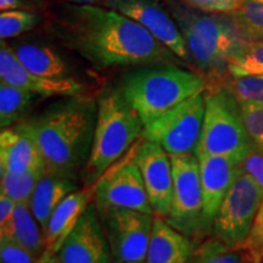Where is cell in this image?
Returning <instances> with one entry per match:
<instances>
[{
  "instance_id": "cell-1",
  "label": "cell",
  "mask_w": 263,
  "mask_h": 263,
  "mask_svg": "<svg viewBox=\"0 0 263 263\" xmlns=\"http://www.w3.org/2000/svg\"><path fill=\"white\" fill-rule=\"evenodd\" d=\"M65 9L60 37L99 68L173 64L178 58L143 26L116 10L94 4Z\"/></svg>"
},
{
  "instance_id": "cell-2",
  "label": "cell",
  "mask_w": 263,
  "mask_h": 263,
  "mask_svg": "<svg viewBox=\"0 0 263 263\" xmlns=\"http://www.w3.org/2000/svg\"><path fill=\"white\" fill-rule=\"evenodd\" d=\"M98 115V101L65 97L18 126L41 151L45 173L78 179L89 159Z\"/></svg>"
},
{
  "instance_id": "cell-3",
  "label": "cell",
  "mask_w": 263,
  "mask_h": 263,
  "mask_svg": "<svg viewBox=\"0 0 263 263\" xmlns=\"http://www.w3.org/2000/svg\"><path fill=\"white\" fill-rule=\"evenodd\" d=\"M206 87V80L199 73L173 64H159L126 76L121 90L146 126L183 101L205 91Z\"/></svg>"
},
{
  "instance_id": "cell-4",
  "label": "cell",
  "mask_w": 263,
  "mask_h": 263,
  "mask_svg": "<svg viewBox=\"0 0 263 263\" xmlns=\"http://www.w3.org/2000/svg\"><path fill=\"white\" fill-rule=\"evenodd\" d=\"M144 123L121 89H110L98 99V115L89 159L82 179L91 185L141 139Z\"/></svg>"
},
{
  "instance_id": "cell-5",
  "label": "cell",
  "mask_w": 263,
  "mask_h": 263,
  "mask_svg": "<svg viewBox=\"0 0 263 263\" xmlns=\"http://www.w3.org/2000/svg\"><path fill=\"white\" fill-rule=\"evenodd\" d=\"M176 20L193 62L201 70L219 72L249 41L239 32L233 18L178 10Z\"/></svg>"
},
{
  "instance_id": "cell-6",
  "label": "cell",
  "mask_w": 263,
  "mask_h": 263,
  "mask_svg": "<svg viewBox=\"0 0 263 263\" xmlns=\"http://www.w3.org/2000/svg\"><path fill=\"white\" fill-rule=\"evenodd\" d=\"M251 149L234 95L228 88L205 91V117L195 155L227 156L241 163Z\"/></svg>"
},
{
  "instance_id": "cell-7",
  "label": "cell",
  "mask_w": 263,
  "mask_h": 263,
  "mask_svg": "<svg viewBox=\"0 0 263 263\" xmlns=\"http://www.w3.org/2000/svg\"><path fill=\"white\" fill-rule=\"evenodd\" d=\"M263 202V188L241 168L213 219L211 234L230 248H242Z\"/></svg>"
},
{
  "instance_id": "cell-8",
  "label": "cell",
  "mask_w": 263,
  "mask_h": 263,
  "mask_svg": "<svg viewBox=\"0 0 263 263\" xmlns=\"http://www.w3.org/2000/svg\"><path fill=\"white\" fill-rule=\"evenodd\" d=\"M205 117V91L183 101L144 127V140L162 146L171 156L195 154Z\"/></svg>"
},
{
  "instance_id": "cell-9",
  "label": "cell",
  "mask_w": 263,
  "mask_h": 263,
  "mask_svg": "<svg viewBox=\"0 0 263 263\" xmlns=\"http://www.w3.org/2000/svg\"><path fill=\"white\" fill-rule=\"evenodd\" d=\"M137 143L94 183V203L99 213L128 209L155 215L134 159Z\"/></svg>"
},
{
  "instance_id": "cell-10",
  "label": "cell",
  "mask_w": 263,
  "mask_h": 263,
  "mask_svg": "<svg viewBox=\"0 0 263 263\" xmlns=\"http://www.w3.org/2000/svg\"><path fill=\"white\" fill-rule=\"evenodd\" d=\"M173 194L166 222L189 238L205 234L202 223V188L195 154L172 156Z\"/></svg>"
},
{
  "instance_id": "cell-11",
  "label": "cell",
  "mask_w": 263,
  "mask_h": 263,
  "mask_svg": "<svg viewBox=\"0 0 263 263\" xmlns=\"http://www.w3.org/2000/svg\"><path fill=\"white\" fill-rule=\"evenodd\" d=\"M100 215L115 263L145 262L155 215L112 209Z\"/></svg>"
},
{
  "instance_id": "cell-12",
  "label": "cell",
  "mask_w": 263,
  "mask_h": 263,
  "mask_svg": "<svg viewBox=\"0 0 263 263\" xmlns=\"http://www.w3.org/2000/svg\"><path fill=\"white\" fill-rule=\"evenodd\" d=\"M134 159L155 216L166 218L173 194L172 156L159 144L141 138L136 145Z\"/></svg>"
},
{
  "instance_id": "cell-13",
  "label": "cell",
  "mask_w": 263,
  "mask_h": 263,
  "mask_svg": "<svg viewBox=\"0 0 263 263\" xmlns=\"http://www.w3.org/2000/svg\"><path fill=\"white\" fill-rule=\"evenodd\" d=\"M104 3L107 8L116 10L143 26L178 59L193 62L178 24L155 0H104Z\"/></svg>"
},
{
  "instance_id": "cell-14",
  "label": "cell",
  "mask_w": 263,
  "mask_h": 263,
  "mask_svg": "<svg viewBox=\"0 0 263 263\" xmlns=\"http://www.w3.org/2000/svg\"><path fill=\"white\" fill-rule=\"evenodd\" d=\"M57 255L62 263H110V245L94 201Z\"/></svg>"
},
{
  "instance_id": "cell-15",
  "label": "cell",
  "mask_w": 263,
  "mask_h": 263,
  "mask_svg": "<svg viewBox=\"0 0 263 263\" xmlns=\"http://www.w3.org/2000/svg\"><path fill=\"white\" fill-rule=\"evenodd\" d=\"M202 188V223L205 234H210L213 219L227 193L241 171V163L227 156L197 154Z\"/></svg>"
},
{
  "instance_id": "cell-16",
  "label": "cell",
  "mask_w": 263,
  "mask_h": 263,
  "mask_svg": "<svg viewBox=\"0 0 263 263\" xmlns=\"http://www.w3.org/2000/svg\"><path fill=\"white\" fill-rule=\"evenodd\" d=\"M0 81L45 98L77 97L83 95L85 89L83 84L73 78H49L32 73L4 42L0 48Z\"/></svg>"
},
{
  "instance_id": "cell-17",
  "label": "cell",
  "mask_w": 263,
  "mask_h": 263,
  "mask_svg": "<svg viewBox=\"0 0 263 263\" xmlns=\"http://www.w3.org/2000/svg\"><path fill=\"white\" fill-rule=\"evenodd\" d=\"M95 185H84L83 188L68 194L49 217L44 233L45 251L58 254L65 240L80 222L87 207L94 201Z\"/></svg>"
},
{
  "instance_id": "cell-18",
  "label": "cell",
  "mask_w": 263,
  "mask_h": 263,
  "mask_svg": "<svg viewBox=\"0 0 263 263\" xmlns=\"http://www.w3.org/2000/svg\"><path fill=\"white\" fill-rule=\"evenodd\" d=\"M42 168H44L42 154L27 132L18 124L2 129L0 172L24 173Z\"/></svg>"
},
{
  "instance_id": "cell-19",
  "label": "cell",
  "mask_w": 263,
  "mask_h": 263,
  "mask_svg": "<svg viewBox=\"0 0 263 263\" xmlns=\"http://www.w3.org/2000/svg\"><path fill=\"white\" fill-rule=\"evenodd\" d=\"M195 251L192 238L170 226L162 217L155 216L146 263H189Z\"/></svg>"
},
{
  "instance_id": "cell-20",
  "label": "cell",
  "mask_w": 263,
  "mask_h": 263,
  "mask_svg": "<svg viewBox=\"0 0 263 263\" xmlns=\"http://www.w3.org/2000/svg\"><path fill=\"white\" fill-rule=\"evenodd\" d=\"M78 189L77 179L67 177L57 176V174L44 173L32 194L29 207L37 219L42 229L47 226L49 217L57 209L59 203L68 194Z\"/></svg>"
},
{
  "instance_id": "cell-21",
  "label": "cell",
  "mask_w": 263,
  "mask_h": 263,
  "mask_svg": "<svg viewBox=\"0 0 263 263\" xmlns=\"http://www.w3.org/2000/svg\"><path fill=\"white\" fill-rule=\"evenodd\" d=\"M0 238H8L41 257L45 252L44 233L29 203H17L9 222L0 227Z\"/></svg>"
},
{
  "instance_id": "cell-22",
  "label": "cell",
  "mask_w": 263,
  "mask_h": 263,
  "mask_svg": "<svg viewBox=\"0 0 263 263\" xmlns=\"http://www.w3.org/2000/svg\"><path fill=\"white\" fill-rule=\"evenodd\" d=\"M11 49L18 61L32 73L49 78H67V65L54 49L35 43H21Z\"/></svg>"
},
{
  "instance_id": "cell-23",
  "label": "cell",
  "mask_w": 263,
  "mask_h": 263,
  "mask_svg": "<svg viewBox=\"0 0 263 263\" xmlns=\"http://www.w3.org/2000/svg\"><path fill=\"white\" fill-rule=\"evenodd\" d=\"M39 95L16 85L0 82V127L10 128L24 122Z\"/></svg>"
},
{
  "instance_id": "cell-24",
  "label": "cell",
  "mask_w": 263,
  "mask_h": 263,
  "mask_svg": "<svg viewBox=\"0 0 263 263\" xmlns=\"http://www.w3.org/2000/svg\"><path fill=\"white\" fill-rule=\"evenodd\" d=\"M44 173V168L24 173L0 172V194L9 196L17 203H29L32 194Z\"/></svg>"
},
{
  "instance_id": "cell-25",
  "label": "cell",
  "mask_w": 263,
  "mask_h": 263,
  "mask_svg": "<svg viewBox=\"0 0 263 263\" xmlns=\"http://www.w3.org/2000/svg\"><path fill=\"white\" fill-rule=\"evenodd\" d=\"M232 18L246 41L263 42V0H242Z\"/></svg>"
},
{
  "instance_id": "cell-26",
  "label": "cell",
  "mask_w": 263,
  "mask_h": 263,
  "mask_svg": "<svg viewBox=\"0 0 263 263\" xmlns=\"http://www.w3.org/2000/svg\"><path fill=\"white\" fill-rule=\"evenodd\" d=\"M192 263H249V254L245 249L230 248L212 238L196 249Z\"/></svg>"
},
{
  "instance_id": "cell-27",
  "label": "cell",
  "mask_w": 263,
  "mask_h": 263,
  "mask_svg": "<svg viewBox=\"0 0 263 263\" xmlns=\"http://www.w3.org/2000/svg\"><path fill=\"white\" fill-rule=\"evenodd\" d=\"M232 77L263 74V42H248L228 62Z\"/></svg>"
},
{
  "instance_id": "cell-28",
  "label": "cell",
  "mask_w": 263,
  "mask_h": 263,
  "mask_svg": "<svg viewBox=\"0 0 263 263\" xmlns=\"http://www.w3.org/2000/svg\"><path fill=\"white\" fill-rule=\"evenodd\" d=\"M42 21V17L29 10H9L0 14V38L18 37L22 33L31 31Z\"/></svg>"
},
{
  "instance_id": "cell-29",
  "label": "cell",
  "mask_w": 263,
  "mask_h": 263,
  "mask_svg": "<svg viewBox=\"0 0 263 263\" xmlns=\"http://www.w3.org/2000/svg\"><path fill=\"white\" fill-rule=\"evenodd\" d=\"M230 93L239 104H263V74L232 77L228 85Z\"/></svg>"
},
{
  "instance_id": "cell-30",
  "label": "cell",
  "mask_w": 263,
  "mask_h": 263,
  "mask_svg": "<svg viewBox=\"0 0 263 263\" xmlns=\"http://www.w3.org/2000/svg\"><path fill=\"white\" fill-rule=\"evenodd\" d=\"M251 147L263 154V104H240Z\"/></svg>"
},
{
  "instance_id": "cell-31",
  "label": "cell",
  "mask_w": 263,
  "mask_h": 263,
  "mask_svg": "<svg viewBox=\"0 0 263 263\" xmlns=\"http://www.w3.org/2000/svg\"><path fill=\"white\" fill-rule=\"evenodd\" d=\"M0 258L2 263H39L38 256L8 238H0Z\"/></svg>"
},
{
  "instance_id": "cell-32",
  "label": "cell",
  "mask_w": 263,
  "mask_h": 263,
  "mask_svg": "<svg viewBox=\"0 0 263 263\" xmlns=\"http://www.w3.org/2000/svg\"><path fill=\"white\" fill-rule=\"evenodd\" d=\"M185 2L205 12L233 14L241 4L242 0H185Z\"/></svg>"
},
{
  "instance_id": "cell-33",
  "label": "cell",
  "mask_w": 263,
  "mask_h": 263,
  "mask_svg": "<svg viewBox=\"0 0 263 263\" xmlns=\"http://www.w3.org/2000/svg\"><path fill=\"white\" fill-rule=\"evenodd\" d=\"M242 249H245L250 255L263 254V202Z\"/></svg>"
},
{
  "instance_id": "cell-34",
  "label": "cell",
  "mask_w": 263,
  "mask_h": 263,
  "mask_svg": "<svg viewBox=\"0 0 263 263\" xmlns=\"http://www.w3.org/2000/svg\"><path fill=\"white\" fill-rule=\"evenodd\" d=\"M241 168L263 188V154L254 149L249 151L241 162Z\"/></svg>"
},
{
  "instance_id": "cell-35",
  "label": "cell",
  "mask_w": 263,
  "mask_h": 263,
  "mask_svg": "<svg viewBox=\"0 0 263 263\" xmlns=\"http://www.w3.org/2000/svg\"><path fill=\"white\" fill-rule=\"evenodd\" d=\"M17 202L10 199L9 196L0 194V227H3L9 222L12 213L15 211V207Z\"/></svg>"
},
{
  "instance_id": "cell-36",
  "label": "cell",
  "mask_w": 263,
  "mask_h": 263,
  "mask_svg": "<svg viewBox=\"0 0 263 263\" xmlns=\"http://www.w3.org/2000/svg\"><path fill=\"white\" fill-rule=\"evenodd\" d=\"M27 6V0H0V11L9 10H24Z\"/></svg>"
},
{
  "instance_id": "cell-37",
  "label": "cell",
  "mask_w": 263,
  "mask_h": 263,
  "mask_svg": "<svg viewBox=\"0 0 263 263\" xmlns=\"http://www.w3.org/2000/svg\"><path fill=\"white\" fill-rule=\"evenodd\" d=\"M39 263H62L60 258L58 257L57 254H52V252L45 251L44 254L39 258Z\"/></svg>"
},
{
  "instance_id": "cell-38",
  "label": "cell",
  "mask_w": 263,
  "mask_h": 263,
  "mask_svg": "<svg viewBox=\"0 0 263 263\" xmlns=\"http://www.w3.org/2000/svg\"><path fill=\"white\" fill-rule=\"evenodd\" d=\"M249 263H263V254H258V255L249 254Z\"/></svg>"
},
{
  "instance_id": "cell-39",
  "label": "cell",
  "mask_w": 263,
  "mask_h": 263,
  "mask_svg": "<svg viewBox=\"0 0 263 263\" xmlns=\"http://www.w3.org/2000/svg\"><path fill=\"white\" fill-rule=\"evenodd\" d=\"M71 2L76 3V4H97L101 0H71Z\"/></svg>"
},
{
  "instance_id": "cell-40",
  "label": "cell",
  "mask_w": 263,
  "mask_h": 263,
  "mask_svg": "<svg viewBox=\"0 0 263 263\" xmlns=\"http://www.w3.org/2000/svg\"><path fill=\"white\" fill-rule=\"evenodd\" d=\"M123 263H144V262H123Z\"/></svg>"
}]
</instances>
